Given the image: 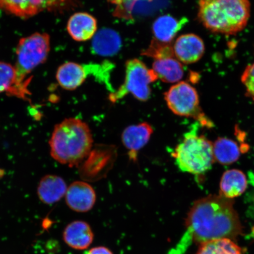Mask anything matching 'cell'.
<instances>
[{
	"label": "cell",
	"instance_id": "d4e9b609",
	"mask_svg": "<svg viewBox=\"0 0 254 254\" xmlns=\"http://www.w3.org/2000/svg\"><path fill=\"white\" fill-rule=\"evenodd\" d=\"M5 171L4 170H2L1 167H0V179L4 176Z\"/></svg>",
	"mask_w": 254,
	"mask_h": 254
},
{
	"label": "cell",
	"instance_id": "4fadbf2b",
	"mask_svg": "<svg viewBox=\"0 0 254 254\" xmlns=\"http://www.w3.org/2000/svg\"><path fill=\"white\" fill-rule=\"evenodd\" d=\"M153 133V129L147 123L138 124L127 127L123 131L124 145L129 151L131 158L136 157V152L147 144Z\"/></svg>",
	"mask_w": 254,
	"mask_h": 254
},
{
	"label": "cell",
	"instance_id": "52a82bcc",
	"mask_svg": "<svg viewBox=\"0 0 254 254\" xmlns=\"http://www.w3.org/2000/svg\"><path fill=\"white\" fill-rule=\"evenodd\" d=\"M157 79L152 69H149L140 60H130L126 63L125 82L118 90L110 94V100L116 102L126 95L131 94L136 99L146 101L150 97V84Z\"/></svg>",
	"mask_w": 254,
	"mask_h": 254
},
{
	"label": "cell",
	"instance_id": "7402d4cb",
	"mask_svg": "<svg viewBox=\"0 0 254 254\" xmlns=\"http://www.w3.org/2000/svg\"><path fill=\"white\" fill-rule=\"evenodd\" d=\"M2 93L19 98L16 86L15 66L10 64L0 62V93Z\"/></svg>",
	"mask_w": 254,
	"mask_h": 254
},
{
	"label": "cell",
	"instance_id": "9c48e42d",
	"mask_svg": "<svg viewBox=\"0 0 254 254\" xmlns=\"http://www.w3.org/2000/svg\"><path fill=\"white\" fill-rule=\"evenodd\" d=\"M64 0H0V9L21 18L31 17L57 7Z\"/></svg>",
	"mask_w": 254,
	"mask_h": 254
},
{
	"label": "cell",
	"instance_id": "5b68a950",
	"mask_svg": "<svg viewBox=\"0 0 254 254\" xmlns=\"http://www.w3.org/2000/svg\"><path fill=\"white\" fill-rule=\"evenodd\" d=\"M181 171L199 175L210 170L215 161L213 144L205 136L192 129L184 135L173 154Z\"/></svg>",
	"mask_w": 254,
	"mask_h": 254
},
{
	"label": "cell",
	"instance_id": "7c38bea8",
	"mask_svg": "<svg viewBox=\"0 0 254 254\" xmlns=\"http://www.w3.org/2000/svg\"><path fill=\"white\" fill-rule=\"evenodd\" d=\"M63 240L68 247L76 250L88 249L94 241L93 230L87 222L75 221L66 225L63 234Z\"/></svg>",
	"mask_w": 254,
	"mask_h": 254
},
{
	"label": "cell",
	"instance_id": "5bb4252c",
	"mask_svg": "<svg viewBox=\"0 0 254 254\" xmlns=\"http://www.w3.org/2000/svg\"><path fill=\"white\" fill-rule=\"evenodd\" d=\"M66 29L73 39L82 42L93 39L97 31V22L93 15L77 12L69 18Z\"/></svg>",
	"mask_w": 254,
	"mask_h": 254
},
{
	"label": "cell",
	"instance_id": "cb8c5ba5",
	"mask_svg": "<svg viewBox=\"0 0 254 254\" xmlns=\"http://www.w3.org/2000/svg\"><path fill=\"white\" fill-rule=\"evenodd\" d=\"M86 254H114L108 248L103 246L94 247L88 251Z\"/></svg>",
	"mask_w": 254,
	"mask_h": 254
},
{
	"label": "cell",
	"instance_id": "9a60e30c",
	"mask_svg": "<svg viewBox=\"0 0 254 254\" xmlns=\"http://www.w3.org/2000/svg\"><path fill=\"white\" fill-rule=\"evenodd\" d=\"M122 47V38L117 31L111 28H102L97 31L91 42L92 52L102 57L116 55Z\"/></svg>",
	"mask_w": 254,
	"mask_h": 254
},
{
	"label": "cell",
	"instance_id": "e0dca14e",
	"mask_svg": "<svg viewBox=\"0 0 254 254\" xmlns=\"http://www.w3.org/2000/svg\"><path fill=\"white\" fill-rule=\"evenodd\" d=\"M152 69L158 79L168 83L179 82L184 75L182 63L174 55L154 60Z\"/></svg>",
	"mask_w": 254,
	"mask_h": 254
},
{
	"label": "cell",
	"instance_id": "30bf717a",
	"mask_svg": "<svg viewBox=\"0 0 254 254\" xmlns=\"http://www.w3.org/2000/svg\"><path fill=\"white\" fill-rule=\"evenodd\" d=\"M173 47L175 57L185 64L198 62L205 53L204 41L194 34L180 36L175 41Z\"/></svg>",
	"mask_w": 254,
	"mask_h": 254
},
{
	"label": "cell",
	"instance_id": "d6986e66",
	"mask_svg": "<svg viewBox=\"0 0 254 254\" xmlns=\"http://www.w3.org/2000/svg\"><path fill=\"white\" fill-rule=\"evenodd\" d=\"M247 185V177L243 171L237 169L228 170L221 178L220 195L231 199L238 197L246 191Z\"/></svg>",
	"mask_w": 254,
	"mask_h": 254
},
{
	"label": "cell",
	"instance_id": "8fae6325",
	"mask_svg": "<svg viewBox=\"0 0 254 254\" xmlns=\"http://www.w3.org/2000/svg\"><path fill=\"white\" fill-rule=\"evenodd\" d=\"M66 204L72 211L87 212L93 208L96 202V193L90 184L75 182L69 186L65 193Z\"/></svg>",
	"mask_w": 254,
	"mask_h": 254
},
{
	"label": "cell",
	"instance_id": "8992f818",
	"mask_svg": "<svg viewBox=\"0 0 254 254\" xmlns=\"http://www.w3.org/2000/svg\"><path fill=\"white\" fill-rule=\"evenodd\" d=\"M165 100L168 108L176 115L192 118L206 128L213 127V123L200 107L197 91L189 82L181 81L173 85L165 94Z\"/></svg>",
	"mask_w": 254,
	"mask_h": 254
},
{
	"label": "cell",
	"instance_id": "7a4b0ae2",
	"mask_svg": "<svg viewBox=\"0 0 254 254\" xmlns=\"http://www.w3.org/2000/svg\"><path fill=\"white\" fill-rule=\"evenodd\" d=\"M93 142L86 123L78 119H66L54 129L49 142L51 155L62 164L77 166L90 153Z\"/></svg>",
	"mask_w": 254,
	"mask_h": 254
},
{
	"label": "cell",
	"instance_id": "3957f363",
	"mask_svg": "<svg viewBox=\"0 0 254 254\" xmlns=\"http://www.w3.org/2000/svg\"><path fill=\"white\" fill-rule=\"evenodd\" d=\"M249 0H199L198 20L212 33L236 35L250 17Z\"/></svg>",
	"mask_w": 254,
	"mask_h": 254
},
{
	"label": "cell",
	"instance_id": "44dd1931",
	"mask_svg": "<svg viewBox=\"0 0 254 254\" xmlns=\"http://www.w3.org/2000/svg\"><path fill=\"white\" fill-rule=\"evenodd\" d=\"M196 254H244L242 249L228 238L208 241L199 245Z\"/></svg>",
	"mask_w": 254,
	"mask_h": 254
},
{
	"label": "cell",
	"instance_id": "6da1fadb",
	"mask_svg": "<svg viewBox=\"0 0 254 254\" xmlns=\"http://www.w3.org/2000/svg\"><path fill=\"white\" fill-rule=\"evenodd\" d=\"M233 199L211 195L196 200L186 219V226L193 242L201 244L228 238L236 240L243 227L234 208Z\"/></svg>",
	"mask_w": 254,
	"mask_h": 254
},
{
	"label": "cell",
	"instance_id": "ffe728a7",
	"mask_svg": "<svg viewBox=\"0 0 254 254\" xmlns=\"http://www.w3.org/2000/svg\"><path fill=\"white\" fill-rule=\"evenodd\" d=\"M215 160L222 165L235 163L241 155V150L236 141L225 137L218 138L213 144Z\"/></svg>",
	"mask_w": 254,
	"mask_h": 254
},
{
	"label": "cell",
	"instance_id": "ba28073f",
	"mask_svg": "<svg viewBox=\"0 0 254 254\" xmlns=\"http://www.w3.org/2000/svg\"><path fill=\"white\" fill-rule=\"evenodd\" d=\"M112 65L103 64H79L67 62L60 66L56 78L60 86L66 90H74L83 83L88 76L93 75L98 80H109V72Z\"/></svg>",
	"mask_w": 254,
	"mask_h": 254
},
{
	"label": "cell",
	"instance_id": "2e32d148",
	"mask_svg": "<svg viewBox=\"0 0 254 254\" xmlns=\"http://www.w3.org/2000/svg\"><path fill=\"white\" fill-rule=\"evenodd\" d=\"M188 23L186 18L178 19L170 14L160 16L152 24V30L155 41L170 44L182 28Z\"/></svg>",
	"mask_w": 254,
	"mask_h": 254
},
{
	"label": "cell",
	"instance_id": "ac0fdd59",
	"mask_svg": "<svg viewBox=\"0 0 254 254\" xmlns=\"http://www.w3.org/2000/svg\"><path fill=\"white\" fill-rule=\"evenodd\" d=\"M68 187L62 178L55 175H47L40 181L38 187V195L46 204H53L65 195Z\"/></svg>",
	"mask_w": 254,
	"mask_h": 254
},
{
	"label": "cell",
	"instance_id": "603a6c76",
	"mask_svg": "<svg viewBox=\"0 0 254 254\" xmlns=\"http://www.w3.org/2000/svg\"><path fill=\"white\" fill-rule=\"evenodd\" d=\"M241 80L246 88V96L254 101V62L247 66Z\"/></svg>",
	"mask_w": 254,
	"mask_h": 254
},
{
	"label": "cell",
	"instance_id": "277c9868",
	"mask_svg": "<svg viewBox=\"0 0 254 254\" xmlns=\"http://www.w3.org/2000/svg\"><path fill=\"white\" fill-rule=\"evenodd\" d=\"M50 50V37L46 33H34L19 41L15 66L19 98L28 100V95H31L28 88L31 79L27 77L38 65L46 62Z\"/></svg>",
	"mask_w": 254,
	"mask_h": 254
}]
</instances>
